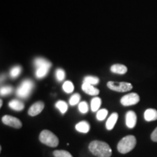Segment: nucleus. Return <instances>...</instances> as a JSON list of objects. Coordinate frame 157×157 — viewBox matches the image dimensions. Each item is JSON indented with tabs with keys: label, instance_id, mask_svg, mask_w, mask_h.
I'll return each instance as SVG.
<instances>
[{
	"label": "nucleus",
	"instance_id": "obj_20",
	"mask_svg": "<svg viewBox=\"0 0 157 157\" xmlns=\"http://www.w3.org/2000/svg\"><path fill=\"white\" fill-rule=\"evenodd\" d=\"M63 90L66 93H71L74 91V85L71 81H66L63 84Z\"/></svg>",
	"mask_w": 157,
	"mask_h": 157
},
{
	"label": "nucleus",
	"instance_id": "obj_26",
	"mask_svg": "<svg viewBox=\"0 0 157 157\" xmlns=\"http://www.w3.org/2000/svg\"><path fill=\"white\" fill-rule=\"evenodd\" d=\"M12 92H13V87L11 86H5V87H2L0 89V94L2 96L9 95Z\"/></svg>",
	"mask_w": 157,
	"mask_h": 157
},
{
	"label": "nucleus",
	"instance_id": "obj_27",
	"mask_svg": "<svg viewBox=\"0 0 157 157\" xmlns=\"http://www.w3.org/2000/svg\"><path fill=\"white\" fill-rule=\"evenodd\" d=\"M56 78L58 79V81L61 82L65 78L66 74H65V71L62 69V68H58V69L56 70Z\"/></svg>",
	"mask_w": 157,
	"mask_h": 157
},
{
	"label": "nucleus",
	"instance_id": "obj_4",
	"mask_svg": "<svg viewBox=\"0 0 157 157\" xmlns=\"http://www.w3.org/2000/svg\"><path fill=\"white\" fill-rule=\"evenodd\" d=\"M34 88V82L30 79H25L23 81L19 87L17 89L16 95L20 98H28Z\"/></svg>",
	"mask_w": 157,
	"mask_h": 157
},
{
	"label": "nucleus",
	"instance_id": "obj_5",
	"mask_svg": "<svg viewBox=\"0 0 157 157\" xmlns=\"http://www.w3.org/2000/svg\"><path fill=\"white\" fill-rule=\"evenodd\" d=\"M107 87L110 90L119 93H125L132 89V85L128 82H117L110 81L107 83Z\"/></svg>",
	"mask_w": 157,
	"mask_h": 157
},
{
	"label": "nucleus",
	"instance_id": "obj_8",
	"mask_svg": "<svg viewBox=\"0 0 157 157\" xmlns=\"http://www.w3.org/2000/svg\"><path fill=\"white\" fill-rule=\"evenodd\" d=\"M44 108V103L42 101L36 102L33 104L29 108L28 113L31 117H35V116L38 115L43 111Z\"/></svg>",
	"mask_w": 157,
	"mask_h": 157
},
{
	"label": "nucleus",
	"instance_id": "obj_2",
	"mask_svg": "<svg viewBox=\"0 0 157 157\" xmlns=\"http://www.w3.org/2000/svg\"><path fill=\"white\" fill-rule=\"evenodd\" d=\"M137 140L135 137L133 135H127L123 137L118 143L117 150L121 154H127L135 148Z\"/></svg>",
	"mask_w": 157,
	"mask_h": 157
},
{
	"label": "nucleus",
	"instance_id": "obj_29",
	"mask_svg": "<svg viewBox=\"0 0 157 157\" xmlns=\"http://www.w3.org/2000/svg\"><path fill=\"white\" fill-rule=\"evenodd\" d=\"M151 139L154 142H157V127L153 131L151 135Z\"/></svg>",
	"mask_w": 157,
	"mask_h": 157
},
{
	"label": "nucleus",
	"instance_id": "obj_19",
	"mask_svg": "<svg viewBox=\"0 0 157 157\" xmlns=\"http://www.w3.org/2000/svg\"><path fill=\"white\" fill-rule=\"evenodd\" d=\"M56 107L60 111V113H63V114H64V113L67 111L68 108L67 103L63 101H59L57 102L56 103Z\"/></svg>",
	"mask_w": 157,
	"mask_h": 157
},
{
	"label": "nucleus",
	"instance_id": "obj_25",
	"mask_svg": "<svg viewBox=\"0 0 157 157\" xmlns=\"http://www.w3.org/2000/svg\"><path fill=\"white\" fill-rule=\"evenodd\" d=\"M80 98H81V96H80L79 94H78V93L74 94V95L71 97L70 100H69L70 105H76V104L78 103V102H79Z\"/></svg>",
	"mask_w": 157,
	"mask_h": 157
},
{
	"label": "nucleus",
	"instance_id": "obj_24",
	"mask_svg": "<svg viewBox=\"0 0 157 157\" xmlns=\"http://www.w3.org/2000/svg\"><path fill=\"white\" fill-rule=\"evenodd\" d=\"M21 73V67L19 66H15L10 70V75L12 78H16L19 76V74Z\"/></svg>",
	"mask_w": 157,
	"mask_h": 157
},
{
	"label": "nucleus",
	"instance_id": "obj_17",
	"mask_svg": "<svg viewBox=\"0 0 157 157\" xmlns=\"http://www.w3.org/2000/svg\"><path fill=\"white\" fill-rule=\"evenodd\" d=\"M34 65L36 68L40 67V66H52V63L49 62L48 60H45L44 58H37L34 60Z\"/></svg>",
	"mask_w": 157,
	"mask_h": 157
},
{
	"label": "nucleus",
	"instance_id": "obj_11",
	"mask_svg": "<svg viewBox=\"0 0 157 157\" xmlns=\"http://www.w3.org/2000/svg\"><path fill=\"white\" fill-rule=\"evenodd\" d=\"M144 119L147 121L157 120V111L154 109H147L144 113Z\"/></svg>",
	"mask_w": 157,
	"mask_h": 157
},
{
	"label": "nucleus",
	"instance_id": "obj_14",
	"mask_svg": "<svg viewBox=\"0 0 157 157\" xmlns=\"http://www.w3.org/2000/svg\"><path fill=\"white\" fill-rule=\"evenodd\" d=\"M111 72L117 74H125L127 72V68L122 64H114L111 67Z\"/></svg>",
	"mask_w": 157,
	"mask_h": 157
},
{
	"label": "nucleus",
	"instance_id": "obj_23",
	"mask_svg": "<svg viewBox=\"0 0 157 157\" xmlns=\"http://www.w3.org/2000/svg\"><path fill=\"white\" fill-rule=\"evenodd\" d=\"M108 115V111L106 109H103L98 111L97 115H96V117H97V119L98 121H103L105 119Z\"/></svg>",
	"mask_w": 157,
	"mask_h": 157
},
{
	"label": "nucleus",
	"instance_id": "obj_28",
	"mask_svg": "<svg viewBox=\"0 0 157 157\" xmlns=\"http://www.w3.org/2000/svg\"><path fill=\"white\" fill-rule=\"evenodd\" d=\"M88 109H89V108H88V104L87 102L82 101L78 104V110H79L80 112L82 113H87Z\"/></svg>",
	"mask_w": 157,
	"mask_h": 157
},
{
	"label": "nucleus",
	"instance_id": "obj_7",
	"mask_svg": "<svg viewBox=\"0 0 157 157\" xmlns=\"http://www.w3.org/2000/svg\"><path fill=\"white\" fill-rule=\"evenodd\" d=\"M2 121L3 124L7 125V126L12 127L13 128L20 129L22 127V122L17 118L13 117V116L10 115H5L2 118Z\"/></svg>",
	"mask_w": 157,
	"mask_h": 157
},
{
	"label": "nucleus",
	"instance_id": "obj_22",
	"mask_svg": "<svg viewBox=\"0 0 157 157\" xmlns=\"http://www.w3.org/2000/svg\"><path fill=\"white\" fill-rule=\"evenodd\" d=\"M55 157H73L71 154L67 151L64 150H56L53 151Z\"/></svg>",
	"mask_w": 157,
	"mask_h": 157
},
{
	"label": "nucleus",
	"instance_id": "obj_30",
	"mask_svg": "<svg viewBox=\"0 0 157 157\" xmlns=\"http://www.w3.org/2000/svg\"><path fill=\"white\" fill-rule=\"evenodd\" d=\"M2 106V100L1 99V101H0V107Z\"/></svg>",
	"mask_w": 157,
	"mask_h": 157
},
{
	"label": "nucleus",
	"instance_id": "obj_1",
	"mask_svg": "<svg viewBox=\"0 0 157 157\" xmlns=\"http://www.w3.org/2000/svg\"><path fill=\"white\" fill-rule=\"evenodd\" d=\"M90 151L97 157H110L112 150L108 143L100 140H93L89 145Z\"/></svg>",
	"mask_w": 157,
	"mask_h": 157
},
{
	"label": "nucleus",
	"instance_id": "obj_12",
	"mask_svg": "<svg viewBox=\"0 0 157 157\" xmlns=\"http://www.w3.org/2000/svg\"><path fill=\"white\" fill-rule=\"evenodd\" d=\"M75 128L78 132L82 133H87L90 129V125L87 121H82L76 124Z\"/></svg>",
	"mask_w": 157,
	"mask_h": 157
},
{
	"label": "nucleus",
	"instance_id": "obj_15",
	"mask_svg": "<svg viewBox=\"0 0 157 157\" xmlns=\"http://www.w3.org/2000/svg\"><path fill=\"white\" fill-rule=\"evenodd\" d=\"M9 107L10 109L15 110V111H22V110L24 109V104H23V102L21 101H18V100H12L11 101L9 102L8 103Z\"/></svg>",
	"mask_w": 157,
	"mask_h": 157
},
{
	"label": "nucleus",
	"instance_id": "obj_16",
	"mask_svg": "<svg viewBox=\"0 0 157 157\" xmlns=\"http://www.w3.org/2000/svg\"><path fill=\"white\" fill-rule=\"evenodd\" d=\"M50 66H40L36 68V76L38 78H42L47 75L49 71Z\"/></svg>",
	"mask_w": 157,
	"mask_h": 157
},
{
	"label": "nucleus",
	"instance_id": "obj_10",
	"mask_svg": "<svg viewBox=\"0 0 157 157\" xmlns=\"http://www.w3.org/2000/svg\"><path fill=\"white\" fill-rule=\"evenodd\" d=\"M82 89L84 93L90 95H98L100 93V90L94 87L92 84L84 82L82 86Z\"/></svg>",
	"mask_w": 157,
	"mask_h": 157
},
{
	"label": "nucleus",
	"instance_id": "obj_18",
	"mask_svg": "<svg viewBox=\"0 0 157 157\" xmlns=\"http://www.w3.org/2000/svg\"><path fill=\"white\" fill-rule=\"evenodd\" d=\"M101 105V99L98 97H95L91 101V109L93 112L98 111Z\"/></svg>",
	"mask_w": 157,
	"mask_h": 157
},
{
	"label": "nucleus",
	"instance_id": "obj_21",
	"mask_svg": "<svg viewBox=\"0 0 157 157\" xmlns=\"http://www.w3.org/2000/svg\"><path fill=\"white\" fill-rule=\"evenodd\" d=\"M99 78L96 76H85L84 78V82L85 83H88L92 84V85H95V84H98L99 83Z\"/></svg>",
	"mask_w": 157,
	"mask_h": 157
},
{
	"label": "nucleus",
	"instance_id": "obj_13",
	"mask_svg": "<svg viewBox=\"0 0 157 157\" xmlns=\"http://www.w3.org/2000/svg\"><path fill=\"white\" fill-rule=\"evenodd\" d=\"M118 117H119V115H118L117 113H113L110 116L106 121V124H105L108 130H111L114 127L116 123L118 120Z\"/></svg>",
	"mask_w": 157,
	"mask_h": 157
},
{
	"label": "nucleus",
	"instance_id": "obj_3",
	"mask_svg": "<svg viewBox=\"0 0 157 157\" xmlns=\"http://www.w3.org/2000/svg\"><path fill=\"white\" fill-rule=\"evenodd\" d=\"M39 138L41 143L48 146L54 148V147L58 146L59 140L58 137L54 133H52L50 130H48V129H44V130L42 131L39 135Z\"/></svg>",
	"mask_w": 157,
	"mask_h": 157
},
{
	"label": "nucleus",
	"instance_id": "obj_9",
	"mask_svg": "<svg viewBox=\"0 0 157 157\" xmlns=\"http://www.w3.org/2000/svg\"><path fill=\"white\" fill-rule=\"evenodd\" d=\"M126 119V125L128 128H134L137 123V115L135 111H127L125 116Z\"/></svg>",
	"mask_w": 157,
	"mask_h": 157
},
{
	"label": "nucleus",
	"instance_id": "obj_6",
	"mask_svg": "<svg viewBox=\"0 0 157 157\" xmlns=\"http://www.w3.org/2000/svg\"><path fill=\"white\" fill-rule=\"evenodd\" d=\"M139 101H140V97L135 93H131L123 96L120 101L121 105H123L124 106L136 105Z\"/></svg>",
	"mask_w": 157,
	"mask_h": 157
}]
</instances>
